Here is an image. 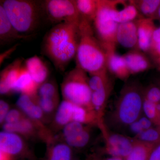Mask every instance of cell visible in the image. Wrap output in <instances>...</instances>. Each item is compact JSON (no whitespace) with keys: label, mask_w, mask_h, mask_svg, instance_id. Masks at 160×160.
<instances>
[{"label":"cell","mask_w":160,"mask_h":160,"mask_svg":"<svg viewBox=\"0 0 160 160\" xmlns=\"http://www.w3.org/2000/svg\"><path fill=\"white\" fill-rule=\"evenodd\" d=\"M79 23L55 25L43 38L41 52L50 60L58 71H65L75 58L79 40Z\"/></svg>","instance_id":"1"},{"label":"cell","mask_w":160,"mask_h":160,"mask_svg":"<svg viewBox=\"0 0 160 160\" xmlns=\"http://www.w3.org/2000/svg\"><path fill=\"white\" fill-rule=\"evenodd\" d=\"M91 22L81 18L77 66L89 74L107 69V53L95 36Z\"/></svg>","instance_id":"2"},{"label":"cell","mask_w":160,"mask_h":160,"mask_svg":"<svg viewBox=\"0 0 160 160\" xmlns=\"http://www.w3.org/2000/svg\"><path fill=\"white\" fill-rule=\"evenodd\" d=\"M0 4L10 22L21 34L31 36L39 26L44 15L42 1L4 0Z\"/></svg>","instance_id":"3"},{"label":"cell","mask_w":160,"mask_h":160,"mask_svg":"<svg viewBox=\"0 0 160 160\" xmlns=\"http://www.w3.org/2000/svg\"><path fill=\"white\" fill-rule=\"evenodd\" d=\"M144 92L136 83L124 87L111 116V122L118 128L129 127L142 116Z\"/></svg>","instance_id":"4"},{"label":"cell","mask_w":160,"mask_h":160,"mask_svg":"<svg viewBox=\"0 0 160 160\" xmlns=\"http://www.w3.org/2000/svg\"><path fill=\"white\" fill-rule=\"evenodd\" d=\"M61 88L63 100L93 109L89 77L83 69L76 66L66 73L61 84Z\"/></svg>","instance_id":"5"},{"label":"cell","mask_w":160,"mask_h":160,"mask_svg":"<svg viewBox=\"0 0 160 160\" xmlns=\"http://www.w3.org/2000/svg\"><path fill=\"white\" fill-rule=\"evenodd\" d=\"M97 11L92 22L95 35L107 54L115 52L119 24L110 15L111 1L97 0Z\"/></svg>","instance_id":"6"},{"label":"cell","mask_w":160,"mask_h":160,"mask_svg":"<svg viewBox=\"0 0 160 160\" xmlns=\"http://www.w3.org/2000/svg\"><path fill=\"white\" fill-rule=\"evenodd\" d=\"M43 13L54 26L62 23H79L80 16L75 0L42 1Z\"/></svg>","instance_id":"7"},{"label":"cell","mask_w":160,"mask_h":160,"mask_svg":"<svg viewBox=\"0 0 160 160\" xmlns=\"http://www.w3.org/2000/svg\"><path fill=\"white\" fill-rule=\"evenodd\" d=\"M99 127L102 130L105 142V149L112 157L126 159L134 147L135 140L124 135L112 132L107 128L105 122Z\"/></svg>","instance_id":"8"},{"label":"cell","mask_w":160,"mask_h":160,"mask_svg":"<svg viewBox=\"0 0 160 160\" xmlns=\"http://www.w3.org/2000/svg\"><path fill=\"white\" fill-rule=\"evenodd\" d=\"M26 150L27 145L22 136L3 130L1 132L0 151L14 158L23 154Z\"/></svg>","instance_id":"9"},{"label":"cell","mask_w":160,"mask_h":160,"mask_svg":"<svg viewBox=\"0 0 160 160\" xmlns=\"http://www.w3.org/2000/svg\"><path fill=\"white\" fill-rule=\"evenodd\" d=\"M36 96L32 97L21 94L17 101V106L27 117L39 126L45 127L43 123L45 114L38 104Z\"/></svg>","instance_id":"10"},{"label":"cell","mask_w":160,"mask_h":160,"mask_svg":"<svg viewBox=\"0 0 160 160\" xmlns=\"http://www.w3.org/2000/svg\"><path fill=\"white\" fill-rule=\"evenodd\" d=\"M23 60L18 58L1 71L0 74V93L8 95L12 92V88L16 82L22 67Z\"/></svg>","instance_id":"11"},{"label":"cell","mask_w":160,"mask_h":160,"mask_svg":"<svg viewBox=\"0 0 160 160\" xmlns=\"http://www.w3.org/2000/svg\"><path fill=\"white\" fill-rule=\"evenodd\" d=\"M31 36L21 34L16 30L6 15L3 7L0 6V42L2 46L18 41L27 39Z\"/></svg>","instance_id":"12"},{"label":"cell","mask_w":160,"mask_h":160,"mask_svg":"<svg viewBox=\"0 0 160 160\" xmlns=\"http://www.w3.org/2000/svg\"><path fill=\"white\" fill-rule=\"evenodd\" d=\"M24 66L39 86L48 80L50 74L49 68L46 63L37 56L27 59Z\"/></svg>","instance_id":"13"},{"label":"cell","mask_w":160,"mask_h":160,"mask_svg":"<svg viewBox=\"0 0 160 160\" xmlns=\"http://www.w3.org/2000/svg\"><path fill=\"white\" fill-rule=\"evenodd\" d=\"M138 27V47L141 50L147 52L150 50L152 35L156 28L151 18H142L136 22Z\"/></svg>","instance_id":"14"},{"label":"cell","mask_w":160,"mask_h":160,"mask_svg":"<svg viewBox=\"0 0 160 160\" xmlns=\"http://www.w3.org/2000/svg\"><path fill=\"white\" fill-rule=\"evenodd\" d=\"M117 43L124 48L138 46V27L133 21L119 24L117 32Z\"/></svg>","instance_id":"15"},{"label":"cell","mask_w":160,"mask_h":160,"mask_svg":"<svg viewBox=\"0 0 160 160\" xmlns=\"http://www.w3.org/2000/svg\"><path fill=\"white\" fill-rule=\"evenodd\" d=\"M119 1H111L110 13L112 19L118 24L132 22L138 14V11L132 2L125 4L122 9H118Z\"/></svg>","instance_id":"16"},{"label":"cell","mask_w":160,"mask_h":160,"mask_svg":"<svg viewBox=\"0 0 160 160\" xmlns=\"http://www.w3.org/2000/svg\"><path fill=\"white\" fill-rule=\"evenodd\" d=\"M38 88L39 86L31 77L25 66H23L19 76L12 88V92L35 96L37 94Z\"/></svg>","instance_id":"17"},{"label":"cell","mask_w":160,"mask_h":160,"mask_svg":"<svg viewBox=\"0 0 160 160\" xmlns=\"http://www.w3.org/2000/svg\"><path fill=\"white\" fill-rule=\"evenodd\" d=\"M107 69L121 80L127 79L130 74L123 56L116 52L107 54Z\"/></svg>","instance_id":"18"},{"label":"cell","mask_w":160,"mask_h":160,"mask_svg":"<svg viewBox=\"0 0 160 160\" xmlns=\"http://www.w3.org/2000/svg\"><path fill=\"white\" fill-rule=\"evenodd\" d=\"M123 56L131 74L146 71L150 66L149 60L139 52L131 51Z\"/></svg>","instance_id":"19"},{"label":"cell","mask_w":160,"mask_h":160,"mask_svg":"<svg viewBox=\"0 0 160 160\" xmlns=\"http://www.w3.org/2000/svg\"><path fill=\"white\" fill-rule=\"evenodd\" d=\"M48 145L47 160H72V148L64 141L57 142L53 138Z\"/></svg>","instance_id":"20"},{"label":"cell","mask_w":160,"mask_h":160,"mask_svg":"<svg viewBox=\"0 0 160 160\" xmlns=\"http://www.w3.org/2000/svg\"><path fill=\"white\" fill-rule=\"evenodd\" d=\"M112 89V86L111 84L100 90L92 92V104L101 123L104 122L103 117L105 113L106 103L109 98Z\"/></svg>","instance_id":"21"},{"label":"cell","mask_w":160,"mask_h":160,"mask_svg":"<svg viewBox=\"0 0 160 160\" xmlns=\"http://www.w3.org/2000/svg\"><path fill=\"white\" fill-rule=\"evenodd\" d=\"M73 104L64 100L60 103L53 119L55 127L62 129L67 124L72 122Z\"/></svg>","instance_id":"22"},{"label":"cell","mask_w":160,"mask_h":160,"mask_svg":"<svg viewBox=\"0 0 160 160\" xmlns=\"http://www.w3.org/2000/svg\"><path fill=\"white\" fill-rule=\"evenodd\" d=\"M157 145L135 140L134 147L126 160H148L151 152Z\"/></svg>","instance_id":"23"},{"label":"cell","mask_w":160,"mask_h":160,"mask_svg":"<svg viewBox=\"0 0 160 160\" xmlns=\"http://www.w3.org/2000/svg\"><path fill=\"white\" fill-rule=\"evenodd\" d=\"M91 126H86L82 130L70 137L64 139L63 141L72 149H80L86 147L91 140V129L89 127Z\"/></svg>","instance_id":"24"},{"label":"cell","mask_w":160,"mask_h":160,"mask_svg":"<svg viewBox=\"0 0 160 160\" xmlns=\"http://www.w3.org/2000/svg\"><path fill=\"white\" fill-rule=\"evenodd\" d=\"M80 17L92 23L97 11V0H75Z\"/></svg>","instance_id":"25"},{"label":"cell","mask_w":160,"mask_h":160,"mask_svg":"<svg viewBox=\"0 0 160 160\" xmlns=\"http://www.w3.org/2000/svg\"><path fill=\"white\" fill-rule=\"evenodd\" d=\"M132 3L146 18H151L156 15L160 6V0H142L133 1Z\"/></svg>","instance_id":"26"},{"label":"cell","mask_w":160,"mask_h":160,"mask_svg":"<svg viewBox=\"0 0 160 160\" xmlns=\"http://www.w3.org/2000/svg\"><path fill=\"white\" fill-rule=\"evenodd\" d=\"M111 84L109 81L107 69L90 74L89 85L92 92L97 91Z\"/></svg>","instance_id":"27"},{"label":"cell","mask_w":160,"mask_h":160,"mask_svg":"<svg viewBox=\"0 0 160 160\" xmlns=\"http://www.w3.org/2000/svg\"><path fill=\"white\" fill-rule=\"evenodd\" d=\"M37 96L40 98L59 100L56 83L54 81L47 80L39 86Z\"/></svg>","instance_id":"28"},{"label":"cell","mask_w":160,"mask_h":160,"mask_svg":"<svg viewBox=\"0 0 160 160\" xmlns=\"http://www.w3.org/2000/svg\"><path fill=\"white\" fill-rule=\"evenodd\" d=\"M143 112L155 126H160V104H155L144 99Z\"/></svg>","instance_id":"29"},{"label":"cell","mask_w":160,"mask_h":160,"mask_svg":"<svg viewBox=\"0 0 160 160\" xmlns=\"http://www.w3.org/2000/svg\"><path fill=\"white\" fill-rule=\"evenodd\" d=\"M135 140L144 142L158 144L160 143V126H155L144 130L134 137Z\"/></svg>","instance_id":"30"},{"label":"cell","mask_w":160,"mask_h":160,"mask_svg":"<svg viewBox=\"0 0 160 160\" xmlns=\"http://www.w3.org/2000/svg\"><path fill=\"white\" fill-rule=\"evenodd\" d=\"M37 101L44 114H50L57 110L59 105V100L52 99L40 98L36 96Z\"/></svg>","instance_id":"31"},{"label":"cell","mask_w":160,"mask_h":160,"mask_svg":"<svg viewBox=\"0 0 160 160\" xmlns=\"http://www.w3.org/2000/svg\"><path fill=\"white\" fill-rule=\"evenodd\" d=\"M144 99L156 104H160V87L151 86L144 92Z\"/></svg>","instance_id":"32"},{"label":"cell","mask_w":160,"mask_h":160,"mask_svg":"<svg viewBox=\"0 0 160 160\" xmlns=\"http://www.w3.org/2000/svg\"><path fill=\"white\" fill-rule=\"evenodd\" d=\"M26 116L19 109H10L6 115L4 123L13 124L19 122Z\"/></svg>","instance_id":"33"},{"label":"cell","mask_w":160,"mask_h":160,"mask_svg":"<svg viewBox=\"0 0 160 160\" xmlns=\"http://www.w3.org/2000/svg\"><path fill=\"white\" fill-rule=\"evenodd\" d=\"M10 108L9 104L3 100L0 101V123L3 124Z\"/></svg>","instance_id":"34"},{"label":"cell","mask_w":160,"mask_h":160,"mask_svg":"<svg viewBox=\"0 0 160 160\" xmlns=\"http://www.w3.org/2000/svg\"><path fill=\"white\" fill-rule=\"evenodd\" d=\"M19 45V44L17 43V44L12 46L11 48L1 53L0 55V65H1V66L4 62V61L8 59L9 57L17 49Z\"/></svg>","instance_id":"35"},{"label":"cell","mask_w":160,"mask_h":160,"mask_svg":"<svg viewBox=\"0 0 160 160\" xmlns=\"http://www.w3.org/2000/svg\"><path fill=\"white\" fill-rule=\"evenodd\" d=\"M129 130H130L132 133L135 135V136L140 134L141 132L144 131V129L142 128L138 120L130 124L129 126Z\"/></svg>","instance_id":"36"},{"label":"cell","mask_w":160,"mask_h":160,"mask_svg":"<svg viewBox=\"0 0 160 160\" xmlns=\"http://www.w3.org/2000/svg\"><path fill=\"white\" fill-rule=\"evenodd\" d=\"M138 121L144 130L150 129L154 126L152 122L146 116H141Z\"/></svg>","instance_id":"37"},{"label":"cell","mask_w":160,"mask_h":160,"mask_svg":"<svg viewBox=\"0 0 160 160\" xmlns=\"http://www.w3.org/2000/svg\"><path fill=\"white\" fill-rule=\"evenodd\" d=\"M148 160H160V143L151 152Z\"/></svg>","instance_id":"38"},{"label":"cell","mask_w":160,"mask_h":160,"mask_svg":"<svg viewBox=\"0 0 160 160\" xmlns=\"http://www.w3.org/2000/svg\"><path fill=\"white\" fill-rule=\"evenodd\" d=\"M156 57L157 61L160 59V42L152 43L150 50Z\"/></svg>","instance_id":"39"},{"label":"cell","mask_w":160,"mask_h":160,"mask_svg":"<svg viewBox=\"0 0 160 160\" xmlns=\"http://www.w3.org/2000/svg\"><path fill=\"white\" fill-rule=\"evenodd\" d=\"M160 42V27L157 28L152 35V43Z\"/></svg>","instance_id":"40"},{"label":"cell","mask_w":160,"mask_h":160,"mask_svg":"<svg viewBox=\"0 0 160 160\" xmlns=\"http://www.w3.org/2000/svg\"><path fill=\"white\" fill-rule=\"evenodd\" d=\"M13 158L6 152L0 151V160H13Z\"/></svg>","instance_id":"41"},{"label":"cell","mask_w":160,"mask_h":160,"mask_svg":"<svg viewBox=\"0 0 160 160\" xmlns=\"http://www.w3.org/2000/svg\"><path fill=\"white\" fill-rule=\"evenodd\" d=\"M105 160H124V159L122 158L116 157H111L108 158L106 159Z\"/></svg>","instance_id":"42"},{"label":"cell","mask_w":160,"mask_h":160,"mask_svg":"<svg viewBox=\"0 0 160 160\" xmlns=\"http://www.w3.org/2000/svg\"><path fill=\"white\" fill-rule=\"evenodd\" d=\"M158 61V63L159 65V66L160 67V59L158 60V61Z\"/></svg>","instance_id":"43"}]
</instances>
